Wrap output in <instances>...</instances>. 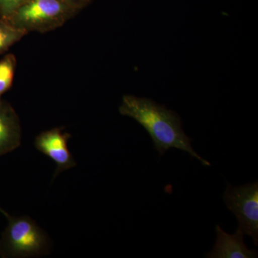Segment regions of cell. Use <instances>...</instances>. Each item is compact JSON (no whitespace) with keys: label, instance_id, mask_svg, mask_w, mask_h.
Instances as JSON below:
<instances>
[{"label":"cell","instance_id":"cell-1","mask_svg":"<svg viewBox=\"0 0 258 258\" xmlns=\"http://www.w3.org/2000/svg\"><path fill=\"white\" fill-rule=\"evenodd\" d=\"M119 112L120 114L137 120L145 128L154 142V149L161 155L174 148L187 152L203 165L210 166V163L193 149L192 140L184 133L181 118L176 112L149 98L132 95L123 96Z\"/></svg>","mask_w":258,"mask_h":258},{"label":"cell","instance_id":"cell-2","mask_svg":"<svg viewBox=\"0 0 258 258\" xmlns=\"http://www.w3.org/2000/svg\"><path fill=\"white\" fill-rule=\"evenodd\" d=\"M79 12L69 0H27L9 22L27 34L45 33L60 28Z\"/></svg>","mask_w":258,"mask_h":258},{"label":"cell","instance_id":"cell-3","mask_svg":"<svg viewBox=\"0 0 258 258\" xmlns=\"http://www.w3.org/2000/svg\"><path fill=\"white\" fill-rule=\"evenodd\" d=\"M7 218L8 225L0 240L1 257H30L46 252L48 239L34 220L27 216Z\"/></svg>","mask_w":258,"mask_h":258},{"label":"cell","instance_id":"cell-4","mask_svg":"<svg viewBox=\"0 0 258 258\" xmlns=\"http://www.w3.org/2000/svg\"><path fill=\"white\" fill-rule=\"evenodd\" d=\"M224 201L227 208L237 217V230L250 236L256 246L258 244V182L244 186H233L228 184Z\"/></svg>","mask_w":258,"mask_h":258},{"label":"cell","instance_id":"cell-5","mask_svg":"<svg viewBox=\"0 0 258 258\" xmlns=\"http://www.w3.org/2000/svg\"><path fill=\"white\" fill-rule=\"evenodd\" d=\"M71 134L62 133V128H55L42 132L35 139L37 150L50 157L57 164L55 176L61 171L76 166L72 154L68 147Z\"/></svg>","mask_w":258,"mask_h":258},{"label":"cell","instance_id":"cell-6","mask_svg":"<svg viewBox=\"0 0 258 258\" xmlns=\"http://www.w3.org/2000/svg\"><path fill=\"white\" fill-rule=\"evenodd\" d=\"M217 240L214 248L206 254L210 258H252L257 257L254 249L246 247L243 240L244 234L237 230L234 235H230L222 230L218 225L216 227Z\"/></svg>","mask_w":258,"mask_h":258},{"label":"cell","instance_id":"cell-7","mask_svg":"<svg viewBox=\"0 0 258 258\" xmlns=\"http://www.w3.org/2000/svg\"><path fill=\"white\" fill-rule=\"evenodd\" d=\"M21 144L20 119L13 107L0 99V156L14 151Z\"/></svg>","mask_w":258,"mask_h":258},{"label":"cell","instance_id":"cell-8","mask_svg":"<svg viewBox=\"0 0 258 258\" xmlns=\"http://www.w3.org/2000/svg\"><path fill=\"white\" fill-rule=\"evenodd\" d=\"M26 35V32L17 28L8 20L0 18V54L9 50Z\"/></svg>","mask_w":258,"mask_h":258},{"label":"cell","instance_id":"cell-9","mask_svg":"<svg viewBox=\"0 0 258 258\" xmlns=\"http://www.w3.org/2000/svg\"><path fill=\"white\" fill-rule=\"evenodd\" d=\"M16 64V57L13 54H8L0 60V99L13 86Z\"/></svg>","mask_w":258,"mask_h":258},{"label":"cell","instance_id":"cell-10","mask_svg":"<svg viewBox=\"0 0 258 258\" xmlns=\"http://www.w3.org/2000/svg\"><path fill=\"white\" fill-rule=\"evenodd\" d=\"M27 0H0V18L8 20Z\"/></svg>","mask_w":258,"mask_h":258},{"label":"cell","instance_id":"cell-11","mask_svg":"<svg viewBox=\"0 0 258 258\" xmlns=\"http://www.w3.org/2000/svg\"><path fill=\"white\" fill-rule=\"evenodd\" d=\"M69 1L73 6L80 11L83 8L87 6L92 0H69Z\"/></svg>","mask_w":258,"mask_h":258},{"label":"cell","instance_id":"cell-12","mask_svg":"<svg viewBox=\"0 0 258 258\" xmlns=\"http://www.w3.org/2000/svg\"><path fill=\"white\" fill-rule=\"evenodd\" d=\"M0 212H1V213H3V215H4L6 217H8L10 215L8 213V212H5V210H3V209H2L1 208H0Z\"/></svg>","mask_w":258,"mask_h":258}]
</instances>
